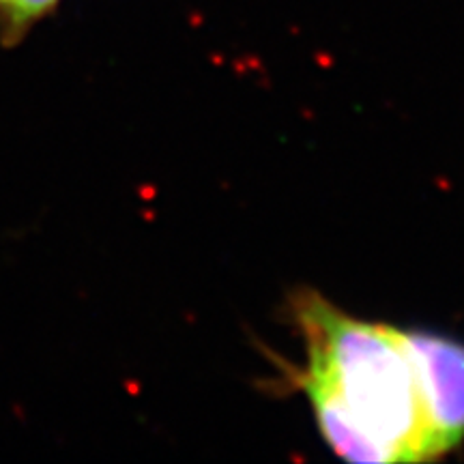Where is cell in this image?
I'll return each instance as SVG.
<instances>
[{"label":"cell","instance_id":"obj_3","mask_svg":"<svg viewBox=\"0 0 464 464\" xmlns=\"http://www.w3.org/2000/svg\"><path fill=\"white\" fill-rule=\"evenodd\" d=\"M61 0H0V42L17 45L37 22L54 14Z\"/></svg>","mask_w":464,"mask_h":464},{"label":"cell","instance_id":"obj_2","mask_svg":"<svg viewBox=\"0 0 464 464\" xmlns=\"http://www.w3.org/2000/svg\"><path fill=\"white\" fill-rule=\"evenodd\" d=\"M420 379L434 458L464 443V344L434 334L402 329Z\"/></svg>","mask_w":464,"mask_h":464},{"label":"cell","instance_id":"obj_1","mask_svg":"<svg viewBox=\"0 0 464 464\" xmlns=\"http://www.w3.org/2000/svg\"><path fill=\"white\" fill-rule=\"evenodd\" d=\"M290 314L307 351L297 381L335 454L357 464L437 460L402 329L348 316L316 290L293 295Z\"/></svg>","mask_w":464,"mask_h":464}]
</instances>
